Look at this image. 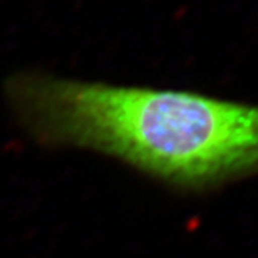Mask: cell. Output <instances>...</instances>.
Wrapping results in <instances>:
<instances>
[{
    "mask_svg": "<svg viewBox=\"0 0 258 258\" xmlns=\"http://www.w3.org/2000/svg\"><path fill=\"white\" fill-rule=\"evenodd\" d=\"M5 92L37 141L99 151L166 184L200 189L258 172L254 105L43 72L12 75Z\"/></svg>",
    "mask_w": 258,
    "mask_h": 258,
    "instance_id": "cell-1",
    "label": "cell"
}]
</instances>
